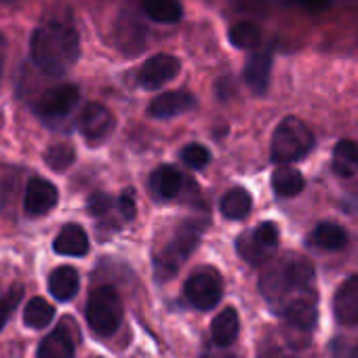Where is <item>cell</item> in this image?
Masks as SVG:
<instances>
[{"label":"cell","mask_w":358,"mask_h":358,"mask_svg":"<svg viewBox=\"0 0 358 358\" xmlns=\"http://www.w3.org/2000/svg\"><path fill=\"white\" fill-rule=\"evenodd\" d=\"M32 62L51 76L68 72L80 55V38L72 24L51 20L41 24L30 41Z\"/></svg>","instance_id":"obj_1"},{"label":"cell","mask_w":358,"mask_h":358,"mask_svg":"<svg viewBox=\"0 0 358 358\" xmlns=\"http://www.w3.org/2000/svg\"><path fill=\"white\" fill-rule=\"evenodd\" d=\"M314 268L299 255H287L262 274V293L276 308L297 295L314 293Z\"/></svg>","instance_id":"obj_2"},{"label":"cell","mask_w":358,"mask_h":358,"mask_svg":"<svg viewBox=\"0 0 358 358\" xmlns=\"http://www.w3.org/2000/svg\"><path fill=\"white\" fill-rule=\"evenodd\" d=\"M312 145L314 135L306 127V122L295 116H287L278 122L274 131L270 154L276 164H291L295 160H301L312 150Z\"/></svg>","instance_id":"obj_3"},{"label":"cell","mask_w":358,"mask_h":358,"mask_svg":"<svg viewBox=\"0 0 358 358\" xmlns=\"http://www.w3.org/2000/svg\"><path fill=\"white\" fill-rule=\"evenodd\" d=\"M201 234H203V224L192 222V220L184 222L177 228L173 241L154 259V270H156L158 280H164L177 272V268L184 264V259L190 257V253L196 249Z\"/></svg>","instance_id":"obj_4"},{"label":"cell","mask_w":358,"mask_h":358,"mask_svg":"<svg viewBox=\"0 0 358 358\" xmlns=\"http://www.w3.org/2000/svg\"><path fill=\"white\" fill-rule=\"evenodd\" d=\"M122 320V301L114 287H97L87 301V322L93 333L110 337Z\"/></svg>","instance_id":"obj_5"},{"label":"cell","mask_w":358,"mask_h":358,"mask_svg":"<svg viewBox=\"0 0 358 358\" xmlns=\"http://www.w3.org/2000/svg\"><path fill=\"white\" fill-rule=\"evenodd\" d=\"M236 249L238 255L251 264V266H259L266 264L268 259L274 257L276 249H278V228L272 222H262L257 228L247 230L238 236L236 241Z\"/></svg>","instance_id":"obj_6"},{"label":"cell","mask_w":358,"mask_h":358,"mask_svg":"<svg viewBox=\"0 0 358 358\" xmlns=\"http://www.w3.org/2000/svg\"><path fill=\"white\" fill-rule=\"evenodd\" d=\"M224 295L222 276L213 268L196 270L184 285V297L196 310H211L220 303Z\"/></svg>","instance_id":"obj_7"},{"label":"cell","mask_w":358,"mask_h":358,"mask_svg":"<svg viewBox=\"0 0 358 358\" xmlns=\"http://www.w3.org/2000/svg\"><path fill=\"white\" fill-rule=\"evenodd\" d=\"M78 99H80V93H78V89L74 85H59V87H53V89L45 91L36 99L34 112L47 122L62 120L76 108Z\"/></svg>","instance_id":"obj_8"},{"label":"cell","mask_w":358,"mask_h":358,"mask_svg":"<svg viewBox=\"0 0 358 358\" xmlns=\"http://www.w3.org/2000/svg\"><path fill=\"white\" fill-rule=\"evenodd\" d=\"M114 127H116L114 114L106 106L93 101L83 108L80 118H78V129L91 145L103 143L110 137V133L114 131Z\"/></svg>","instance_id":"obj_9"},{"label":"cell","mask_w":358,"mask_h":358,"mask_svg":"<svg viewBox=\"0 0 358 358\" xmlns=\"http://www.w3.org/2000/svg\"><path fill=\"white\" fill-rule=\"evenodd\" d=\"M78 329L74 327L72 318H64L55 331H51L38 345L36 358H74Z\"/></svg>","instance_id":"obj_10"},{"label":"cell","mask_w":358,"mask_h":358,"mask_svg":"<svg viewBox=\"0 0 358 358\" xmlns=\"http://www.w3.org/2000/svg\"><path fill=\"white\" fill-rule=\"evenodd\" d=\"M280 316L287 320V324L299 333H310L316 324L318 318V310H316V295L314 293H306V295H297L285 303L278 306Z\"/></svg>","instance_id":"obj_11"},{"label":"cell","mask_w":358,"mask_h":358,"mask_svg":"<svg viewBox=\"0 0 358 358\" xmlns=\"http://www.w3.org/2000/svg\"><path fill=\"white\" fill-rule=\"evenodd\" d=\"M179 70H182V64H179L177 57L169 53H158L141 66L137 80L143 89H158L171 83L179 74Z\"/></svg>","instance_id":"obj_12"},{"label":"cell","mask_w":358,"mask_h":358,"mask_svg":"<svg viewBox=\"0 0 358 358\" xmlns=\"http://www.w3.org/2000/svg\"><path fill=\"white\" fill-rule=\"evenodd\" d=\"M59 201V194H57V188L47 182L43 177H34L28 182V188H26V199H24V209L30 217H43L47 215L49 211L55 209Z\"/></svg>","instance_id":"obj_13"},{"label":"cell","mask_w":358,"mask_h":358,"mask_svg":"<svg viewBox=\"0 0 358 358\" xmlns=\"http://www.w3.org/2000/svg\"><path fill=\"white\" fill-rule=\"evenodd\" d=\"M143 43H145V28L141 20L131 11L120 13L114 26V45L124 55H135L137 51L143 49Z\"/></svg>","instance_id":"obj_14"},{"label":"cell","mask_w":358,"mask_h":358,"mask_svg":"<svg viewBox=\"0 0 358 358\" xmlns=\"http://www.w3.org/2000/svg\"><path fill=\"white\" fill-rule=\"evenodd\" d=\"M333 314L345 327L358 324V276H350L337 289L333 297Z\"/></svg>","instance_id":"obj_15"},{"label":"cell","mask_w":358,"mask_h":358,"mask_svg":"<svg viewBox=\"0 0 358 358\" xmlns=\"http://www.w3.org/2000/svg\"><path fill=\"white\" fill-rule=\"evenodd\" d=\"M196 106V99L192 93L188 91H171V93H162L158 95L150 108H148V114L154 116V118H173V116H179L188 110H192Z\"/></svg>","instance_id":"obj_16"},{"label":"cell","mask_w":358,"mask_h":358,"mask_svg":"<svg viewBox=\"0 0 358 358\" xmlns=\"http://www.w3.org/2000/svg\"><path fill=\"white\" fill-rule=\"evenodd\" d=\"M53 249L57 255L66 257H83L89 253V236L78 224H68L59 230Z\"/></svg>","instance_id":"obj_17"},{"label":"cell","mask_w":358,"mask_h":358,"mask_svg":"<svg viewBox=\"0 0 358 358\" xmlns=\"http://www.w3.org/2000/svg\"><path fill=\"white\" fill-rule=\"evenodd\" d=\"M182 184H184V179H182V173H179L175 166L171 164H160L152 177H150V190L154 196L158 199H175L179 192H182Z\"/></svg>","instance_id":"obj_18"},{"label":"cell","mask_w":358,"mask_h":358,"mask_svg":"<svg viewBox=\"0 0 358 358\" xmlns=\"http://www.w3.org/2000/svg\"><path fill=\"white\" fill-rule=\"evenodd\" d=\"M272 72V57L270 53H253L245 66V83L251 87L253 93H266L270 85Z\"/></svg>","instance_id":"obj_19"},{"label":"cell","mask_w":358,"mask_h":358,"mask_svg":"<svg viewBox=\"0 0 358 358\" xmlns=\"http://www.w3.org/2000/svg\"><path fill=\"white\" fill-rule=\"evenodd\" d=\"M80 287V276L72 266L55 268L49 276V291L57 301H70Z\"/></svg>","instance_id":"obj_20"},{"label":"cell","mask_w":358,"mask_h":358,"mask_svg":"<svg viewBox=\"0 0 358 358\" xmlns=\"http://www.w3.org/2000/svg\"><path fill=\"white\" fill-rule=\"evenodd\" d=\"M345 243H348L345 230L331 222L318 224L310 234V245L316 249H322V251H339L345 247Z\"/></svg>","instance_id":"obj_21"},{"label":"cell","mask_w":358,"mask_h":358,"mask_svg":"<svg viewBox=\"0 0 358 358\" xmlns=\"http://www.w3.org/2000/svg\"><path fill=\"white\" fill-rule=\"evenodd\" d=\"M241 320L234 308H224L211 324V335L217 345H232L238 337Z\"/></svg>","instance_id":"obj_22"},{"label":"cell","mask_w":358,"mask_h":358,"mask_svg":"<svg viewBox=\"0 0 358 358\" xmlns=\"http://www.w3.org/2000/svg\"><path fill=\"white\" fill-rule=\"evenodd\" d=\"M333 171L339 177H352L358 173V143L352 139H341L333 148Z\"/></svg>","instance_id":"obj_23"},{"label":"cell","mask_w":358,"mask_h":358,"mask_svg":"<svg viewBox=\"0 0 358 358\" xmlns=\"http://www.w3.org/2000/svg\"><path fill=\"white\" fill-rule=\"evenodd\" d=\"M306 182L299 171L287 166V164H280L274 175H272V188L278 196L282 199H291V196H297L301 190H303Z\"/></svg>","instance_id":"obj_24"},{"label":"cell","mask_w":358,"mask_h":358,"mask_svg":"<svg viewBox=\"0 0 358 358\" xmlns=\"http://www.w3.org/2000/svg\"><path fill=\"white\" fill-rule=\"evenodd\" d=\"M253 199L245 188H232L222 196L220 211L228 220H245L251 211Z\"/></svg>","instance_id":"obj_25"},{"label":"cell","mask_w":358,"mask_h":358,"mask_svg":"<svg viewBox=\"0 0 358 358\" xmlns=\"http://www.w3.org/2000/svg\"><path fill=\"white\" fill-rule=\"evenodd\" d=\"M143 13L158 24H177L184 11L177 0H143Z\"/></svg>","instance_id":"obj_26"},{"label":"cell","mask_w":358,"mask_h":358,"mask_svg":"<svg viewBox=\"0 0 358 358\" xmlns=\"http://www.w3.org/2000/svg\"><path fill=\"white\" fill-rule=\"evenodd\" d=\"M55 316V308L45 297H32L24 312V322L30 329H45Z\"/></svg>","instance_id":"obj_27"},{"label":"cell","mask_w":358,"mask_h":358,"mask_svg":"<svg viewBox=\"0 0 358 358\" xmlns=\"http://www.w3.org/2000/svg\"><path fill=\"white\" fill-rule=\"evenodd\" d=\"M230 43L238 49H253L262 41V32L253 22H238L230 28L228 32Z\"/></svg>","instance_id":"obj_28"},{"label":"cell","mask_w":358,"mask_h":358,"mask_svg":"<svg viewBox=\"0 0 358 358\" xmlns=\"http://www.w3.org/2000/svg\"><path fill=\"white\" fill-rule=\"evenodd\" d=\"M74 158H76V150L72 148V143H66V141L55 143V145H51V148L45 152L47 164H49L53 171H57V173H64L66 169H70L72 162H74Z\"/></svg>","instance_id":"obj_29"},{"label":"cell","mask_w":358,"mask_h":358,"mask_svg":"<svg viewBox=\"0 0 358 358\" xmlns=\"http://www.w3.org/2000/svg\"><path fill=\"white\" fill-rule=\"evenodd\" d=\"M22 297H24V287H20V285L13 287V289H9L3 297H0V331L5 329L7 320L11 318L13 310L20 306Z\"/></svg>","instance_id":"obj_30"},{"label":"cell","mask_w":358,"mask_h":358,"mask_svg":"<svg viewBox=\"0 0 358 358\" xmlns=\"http://www.w3.org/2000/svg\"><path fill=\"white\" fill-rule=\"evenodd\" d=\"M182 158L190 169H205L211 162V152L201 143H188L182 150Z\"/></svg>","instance_id":"obj_31"},{"label":"cell","mask_w":358,"mask_h":358,"mask_svg":"<svg viewBox=\"0 0 358 358\" xmlns=\"http://www.w3.org/2000/svg\"><path fill=\"white\" fill-rule=\"evenodd\" d=\"M331 354L333 358H358V337H335Z\"/></svg>","instance_id":"obj_32"},{"label":"cell","mask_w":358,"mask_h":358,"mask_svg":"<svg viewBox=\"0 0 358 358\" xmlns=\"http://www.w3.org/2000/svg\"><path fill=\"white\" fill-rule=\"evenodd\" d=\"M114 207H116V203L112 201V196H108L103 192H97V194H93L89 199V213L93 217H99V220L101 217H108Z\"/></svg>","instance_id":"obj_33"},{"label":"cell","mask_w":358,"mask_h":358,"mask_svg":"<svg viewBox=\"0 0 358 358\" xmlns=\"http://www.w3.org/2000/svg\"><path fill=\"white\" fill-rule=\"evenodd\" d=\"M116 209H118V213H120V217L122 220H133L135 217V203H133V196L129 194V192H124L118 201H116Z\"/></svg>","instance_id":"obj_34"},{"label":"cell","mask_w":358,"mask_h":358,"mask_svg":"<svg viewBox=\"0 0 358 358\" xmlns=\"http://www.w3.org/2000/svg\"><path fill=\"white\" fill-rule=\"evenodd\" d=\"M217 345V343H215ZM203 358H238L236 354H232L228 350V345H217V348H207Z\"/></svg>","instance_id":"obj_35"},{"label":"cell","mask_w":358,"mask_h":358,"mask_svg":"<svg viewBox=\"0 0 358 358\" xmlns=\"http://www.w3.org/2000/svg\"><path fill=\"white\" fill-rule=\"evenodd\" d=\"M295 3H299L301 7H306L310 11H320L331 5V0H295Z\"/></svg>","instance_id":"obj_36"},{"label":"cell","mask_w":358,"mask_h":358,"mask_svg":"<svg viewBox=\"0 0 358 358\" xmlns=\"http://www.w3.org/2000/svg\"><path fill=\"white\" fill-rule=\"evenodd\" d=\"M5 51H7V43L5 36L0 34V76H3V64H5Z\"/></svg>","instance_id":"obj_37"},{"label":"cell","mask_w":358,"mask_h":358,"mask_svg":"<svg viewBox=\"0 0 358 358\" xmlns=\"http://www.w3.org/2000/svg\"><path fill=\"white\" fill-rule=\"evenodd\" d=\"M3 3H11V0H3Z\"/></svg>","instance_id":"obj_38"}]
</instances>
